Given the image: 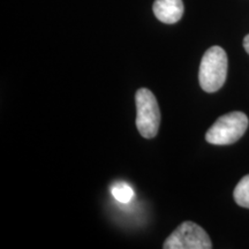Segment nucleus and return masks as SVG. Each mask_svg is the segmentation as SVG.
Wrapping results in <instances>:
<instances>
[{"mask_svg": "<svg viewBox=\"0 0 249 249\" xmlns=\"http://www.w3.org/2000/svg\"><path fill=\"white\" fill-rule=\"evenodd\" d=\"M227 54L220 46H213L205 51L201 60L198 81L207 92H216L224 86L227 76Z\"/></svg>", "mask_w": 249, "mask_h": 249, "instance_id": "obj_1", "label": "nucleus"}, {"mask_svg": "<svg viewBox=\"0 0 249 249\" xmlns=\"http://www.w3.org/2000/svg\"><path fill=\"white\" fill-rule=\"evenodd\" d=\"M249 120L244 112H231L217 119L205 134L208 143L214 145H229L240 140L248 128Z\"/></svg>", "mask_w": 249, "mask_h": 249, "instance_id": "obj_2", "label": "nucleus"}, {"mask_svg": "<svg viewBox=\"0 0 249 249\" xmlns=\"http://www.w3.org/2000/svg\"><path fill=\"white\" fill-rule=\"evenodd\" d=\"M136 127L144 139H154L160 124V111L155 95L147 88L136 92Z\"/></svg>", "mask_w": 249, "mask_h": 249, "instance_id": "obj_3", "label": "nucleus"}, {"mask_svg": "<svg viewBox=\"0 0 249 249\" xmlns=\"http://www.w3.org/2000/svg\"><path fill=\"white\" fill-rule=\"evenodd\" d=\"M165 249H211L213 244L208 233L193 222H185L171 233L164 242Z\"/></svg>", "mask_w": 249, "mask_h": 249, "instance_id": "obj_4", "label": "nucleus"}, {"mask_svg": "<svg viewBox=\"0 0 249 249\" xmlns=\"http://www.w3.org/2000/svg\"><path fill=\"white\" fill-rule=\"evenodd\" d=\"M152 8L156 18L166 24L177 23L183 14L182 0H156Z\"/></svg>", "mask_w": 249, "mask_h": 249, "instance_id": "obj_5", "label": "nucleus"}, {"mask_svg": "<svg viewBox=\"0 0 249 249\" xmlns=\"http://www.w3.org/2000/svg\"><path fill=\"white\" fill-rule=\"evenodd\" d=\"M234 201L242 208L249 209V174L242 178L236 185L234 193Z\"/></svg>", "mask_w": 249, "mask_h": 249, "instance_id": "obj_6", "label": "nucleus"}, {"mask_svg": "<svg viewBox=\"0 0 249 249\" xmlns=\"http://www.w3.org/2000/svg\"><path fill=\"white\" fill-rule=\"evenodd\" d=\"M112 195L120 203H128L134 197V191L128 183L118 182L112 187Z\"/></svg>", "mask_w": 249, "mask_h": 249, "instance_id": "obj_7", "label": "nucleus"}, {"mask_svg": "<svg viewBox=\"0 0 249 249\" xmlns=\"http://www.w3.org/2000/svg\"><path fill=\"white\" fill-rule=\"evenodd\" d=\"M244 48L246 50V52L249 54V34L244 38Z\"/></svg>", "mask_w": 249, "mask_h": 249, "instance_id": "obj_8", "label": "nucleus"}]
</instances>
